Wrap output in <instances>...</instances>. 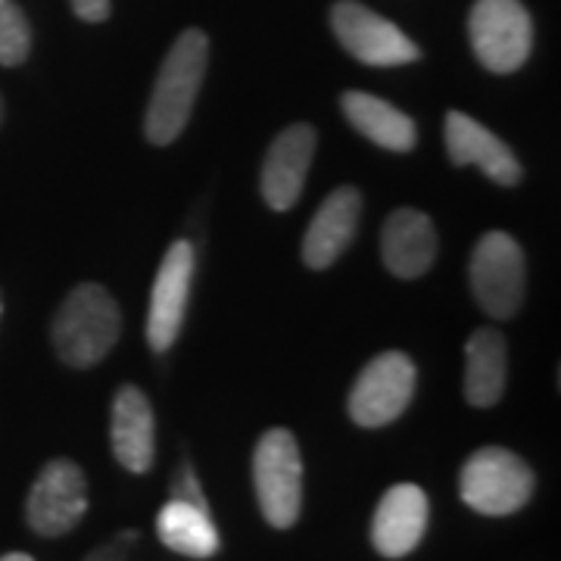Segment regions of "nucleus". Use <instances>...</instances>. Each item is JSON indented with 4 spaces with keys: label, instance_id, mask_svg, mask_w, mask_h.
Listing matches in <instances>:
<instances>
[{
    "label": "nucleus",
    "instance_id": "423d86ee",
    "mask_svg": "<svg viewBox=\"0 0 561 561\" xmlns=\"http://www.w3.org/2000/svg\"><path fill=\"white\" fill-rule=\"evenodd\" d=\"M471 294L490 319H512L524 302V250L505 231H486L468 262Z\"/></svg>",
    "mask_w": 561,
    "mask_h": 561
},
{
    "label": "nucleus",
    "instance_id": "aec40b11",
    "mask_svg": "<svg viewBox=\"0 0 561 561\" xmlns=\"http://www.w3.org/2000/svg\"><path fill=\"white\" fill-rule=\"evenodd\" d=\"M32 50V28L13 0H0V66H20Z\"/></svg>",
    "mask_w": 561,
    "mask_h": 561
},
{
    "label": "nucleus",
    "instance_id": "f257e3e1",
    "mask_svg": "<svg viewBox=\"0 0 561 561\" xmlns=\"http://www.w3.org/2000/svg\"><path fill=\"white\" fill-rule=\"evenodd\" d=\"M206 62H209V38L201 28L181 32L179 41L169 47V54L162 60L153 94L147 103L144 135L150 144L165 147L181 138V131L187 128V119L194 113L197 94H201Z\"/></svg>",
    "mask_w": 561,
    "mask_h": 561
},
{
    "label": "nucleus",
    "instance_id": "4be33fe9",
    "mask_svg": "<svg viewBox=\"0 0 561 561\" xmlns=\"http://www.w3.org/2000/svg\"><path fill=\"white\" fill-rule=\"evenodd\" d=\"M76 16L84 22H103L110 16V0H69Z\"/></svg>",
    "mask_w": 561,
    "mask_h": 561
},
{
    "label": "nucleus",
    "instance_id": "b1692460",
    "mask_svg": "<svg viewBox=\"0 0 561 561\" xmlns=\"http://www.w3.org/2000/svg\"><path fill=\"white\" fill-rule=\"evenodd\" d=\"M0 122H3V101H0Z\"/></svg>",
    "mask_w": 561,
    "mask_h": 561
},
{
    "label": "nucleus",
    "instance_id": "7ed1b4c3",
    "mask_svg": "<svg viewBox=\"0 0 561 561\" xmlns=\"http://www.w3.org/2000/svg\"><path fill=\"white\" fill-rule=\"evenodd\" d=\"M459 493L465 505L481 515L490 518L515 515L534 496V471L512 449L486 446L465 461Z\"/></svg>",
    "mask_w": 561,
    "mask_h": 561
},
{
    "label": "nucleus",
    "instance_id": "0eeeda50",
    "mask_svg": "<svg viewBox=\"0 0 561 561\" xmlns=\"http://www.w3.org/2000/svg\"><path fill=\"white\" fill-rule=\"evenodd\" d=\"M415 362L405 353H381L362 368V375L350 390V419L359 427H383L390 421H397L409 409V402L415 397Z\"/></svg>",
    "mask_w": 561,
    "mask_h": 561
},
{
    "label": "nucleus",
    "instance_id": "6ab92c4d",
    "mask_svg": "<svg viewBox=\"0 0 561 561\" xmlns=\"http://www.w3.org/2000/svg\"><path fill=\"white\" fill-rule=\"evenodd\" d=\"M157 534L162 546L187 559H213L219 552V530L213 515L191 502H165L157 515Z\"/></svg>",
    "mask_w": 561,
    "mask_h": 561
},
{
    "label": "nucleus",
    "instance_id": "5701e85b",
    "mask_svg": "<svg viewBox=\"0 0 561 561\" xmlns=\"http://www.w3.org/2000/svg\"><path fill=\"white\" fill-rule=\"evenodd\" d=\"M0 561H35L32 556H25V552H7V556H0Z\"/></svg>",
    "mask_w": 561,
    "mask_h": 561
},
{
    "label": "nucleus",
    "instance_id": "dca6fc26",
    "mask_svg": "<svg viewBox=\"0 0 561 561\" xmlns=\"http://www.w3.org/2000/svg\"><path fill=\"white\" fill-rule=\"evenodd\" d=\"M383 265L397 278H421L437 260V228L419 209L402 206L383 221L381 231Z\"/></svg>",
    "mask_w": 561,
    "mask_h": 561
},
{
    "label": "nucleus",
    "instance_id": "f03ea898",
    "mask_svg": "<svg viewBox=\"0 0 561 561\" xmlns=\"http://www.w3.org/2000/svg\"><path fill=\"white\" fill-rule=\"evenodd\" d=\"M119 334V306L101 284H79L62 300L60 312L50 324L54 350L69 368H91L106 359Z\"/></svg>",
    "mask_w": 561,
    "mask_h": 561
},
{
    "label": "nucleus",
    "instance_id": "412c9836",
    "mask_svg": "<svg viewBox=\"0 0 561 561\" xmlns=\"http://www.w3.org/2000/svg\"><path fill=\"white\" fill-rule=\"evenodd\" d=\"M172 500H181V502H191V505H201L209 512V502L203 496L201 490V481H197V474H194V468L184 461L179 468V474L172 478Z\"/></svg>",
    "mask_w": 561,
    "mask_h": 561
},
{
    "label": "nucleus",
    "instance_id": "393cba45",
    "mask_svg": "<svg viewBox=\"0 0 561 561\" xmlns=\"http://www.w3.org/2000/svg\"><path fill=\"white\" fill-rule=\"evenodd\" d=\"M0 316H3V300H0Z\"/></svg>",
    "mask_w": 561,
    "mask_h": 561
},
{
    "label": "nucleus",
    "instance_id": "f3484780",
    "mask_svg": "<svg viewBox=\"0 0 561 561\" xmlns=\"http://www.w3.org/2000/svg\"><path fill=\"white\" fill-rule=\"evenodd\" d=\"M341 106L346 122L359 131L362 138H368L390 153H409L419 140L415 122L409 119L402 110H397L393 103L381 101L375 94L346 91L341 98Z\"/></svg>",
    "mask_w": 561,
    "mask_h": 561
},
{
    "label": "nucleus",
    "instance_id": "6e6552de",
    "mask_svg": "<svg viewBox=\"0 0 561 561\" xmlns=\"http://www.w3.org/2000/svg\"><path fill=\"white\" fill-rule=\"evenodd\" d=\"M331 28L350 57L365 66H405L421 57L419 44L400 25L378 16L356 0H337L331 10Z\"/></svg>",
    "mask_w": 561,
    "mask_h": 561
},
{
    "label": "nucleus",
    "instance_id": "2eb2a0df",
    "mask_svg": "<svg viewBox=\"0 0 561 561\" xmlns=\"http://www.w3.org/2000/svg\"><path fill=\"white\" fill-rule=\"evenodd\" d=\"M362 216V194L356 187H337L321 203L302 238V262L309 268H328L341 260L356 238Z\"/></svg>",
    "mask_w": 561,
    "mask_h": 561
},
{
    "label": "nucleus",
    "instance_id": "1a4fd4ad",
    "mask_svg": "<svg viewBox=\"0 0 561 561\" xmlns=\"http://www.w3.org/2000/svg\"><path fill=\"white\" fill-rule=\"evenodd\" d=\"M88 512V481L76 461L54 459L41 468L25 502V522L38 537L69 534Z\"/></svg>",
    "mask_w": 561,
    "mask_h": 561
},
{
    "label": "nucleus",
    "instance_id": "20e7f679",
    "mask_svg": "<svg viewBox=\"0 0 561 561\" xmlns=\"http://www.w3.org/2000/svg\"><path fill=\"white\" fill-rule=\"evenodd\" d=\"M253 486L265 522L278 530L297 524L302 508V459L287 427H272L256 443Z\"/></svg>",
    "mask_w": 561,
    "mask_h": 561
},
{
    "label": "nucleus",
    "instance_id": "9d476101",
    "mask_svg": "<svg viewBox=\"0 0 561 561\" xmlns=\"http://www.w3.org/2000/svg\"><path fill=\"white\" fill-rule=\"evenodd\" d=\"M194 265H197V253L191 241H175L162 256L150 290V309H147V343L153 353H169L179 341L191 302Z\"/></svg>",
    "mask_w": 561,
    "mask_h": 561
},
{
    "label": "nucleus",
    "instance_id": "4468645a",
    "mask_svg": "<svg viewBox=\"0 0 561 561\" xmlns=\"http://www.w3.org/2000/svg\"><path fill=\"white\" fill-rule=\"evenodd\" d=\"M113 456L125 471L144 474L153 468L157 456V421L153 405L144 397V390L135 383L119 387L113 400V424H110Z\"/></svg>",
    "mask_w": 561,
    "mask_h": 561
},
{
    "label": "nucleus",
    "instance_id": "39448f33",
    "mask_svg": "<svg viewBox=\"0 0 561 561\" xmlns=\"http://www.w3.org/2000/svg\"><path fill=\"white\" fill-rule=\"evenodd\" d=\"M474 57L496 76L522 69L534 47V22L522 0H478L468 16Z\"/></svg>",
    "mask_w": 561,
    "mask_h": 561
},
{
    "label": "nucleus",
    "instance_id": "f8f14e48",
    "mask_svg": "<svg viewBox=\"0 0 561 561\" xmlns=\"http://www.w3.org/2000/svg\"><path fill=\"white\" fill-rule=\"evenodd\" d=\"M443 138H446V153L456 165H478L486 179L505 184V187L522 181L524 169L518 157L512 153V147L459 110L446 113Z\"/></svg>",
    "mask_w": 561,
    "mask_h": 561
},
{
    "label": "nucleus",
    "instance_id": "9b49d317",
    "mask_svg": "<svg viewBox=\"0 0 561 561\" xmlns=\"http://www.w3.org/2000/svg\"><path fill=\"white\" fill-rule=\"evenodd\" d=\"M316 128L312 125H290L272 140L265 162H262V197L268 209L287 213L300 201L302 184L316 157Z\"/></svg>",
    "mask_w": 561,
    "mask_h": 561
},
{
    "label": "nucleus",
    "instance_id": "ddd939ff",
    "mask_svg": "<svg viewBox=\"0 0 561 561\" xmlns=\"http://www.w3.org/2000/svg\"><path fill=\"white\" fill-rule=\"evenodd\" d=\"M427 496L415 483H397L383 493L371 518V546L383 559L409 556L427 530Z\"/></svg>",
    "mask_w": 561,
    "mask_h": 561
},
{
    "label": "nucleus",
    "instance_id": "a211bd4d",
    "mask_svg": "<svg viewBox=\"0 0 561 561\" xmlns=\"http://www.w3.org/2000/svg\"><path fill=\"white\" fill-rule=\"evenodd\" d=\"M508 350L496 328H478L465 343V400L474 409H490L505 393Z\"/></svg>",
    "mask_w": 561,
    "mask_h": 561
}]
</instances>
